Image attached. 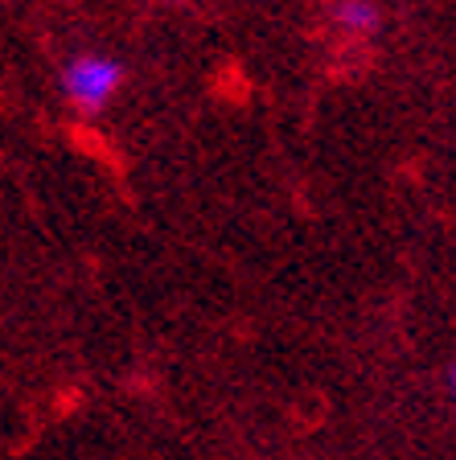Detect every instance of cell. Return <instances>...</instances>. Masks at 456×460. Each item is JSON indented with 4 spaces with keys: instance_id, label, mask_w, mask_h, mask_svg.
<instances>
[{
    "instance_id": "cell-1",
    "label": "cell",
    "mask_w": 456,
    "mask_h": 460,
    "mask_svg": "<svg viewBox=\"0 0 456 460\" xmlns=\"http://www.w3.org/2000/svg\"><path fill=\"white\" fill-rule=\"evenodd\" d=\"M124 86V62L107 54H75L62 66V95L78 107V111L95 115L120 95Z\"/></svg>"
},
{
    "instance_id": "cell-2",
    "label": "cell",
    "mask_w": 456,
    "mask_h": 460,
    "mask_svg": "<svg viewBox=\"0 0 456 460\" xmlns=\"http://www.w3.org/2000/svg\"><path fill=\"white\" fill-rule=\"evenodd\" d=\"M333 25L342 29L345 38H374L382 25V13L374 0H337L333 4Z\"/></svg>"
},
{
    "instance_id": "cell-3",
    "label": "cell",
    "mask_w": 456,
    "mask_h": 460,
    "mask_svg": "<svg viewBox=\"0 0 456 460\" xmlns=\"http://www.w3.org/2000/svg\"><path fill=\"white\" fill-rule=\"evenodd\" d=\"M448 391H452V399H456V366L448 370Z\"/></svg>"
}]
</instances>
